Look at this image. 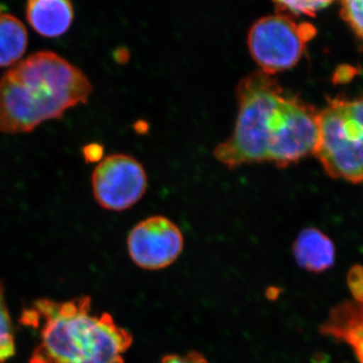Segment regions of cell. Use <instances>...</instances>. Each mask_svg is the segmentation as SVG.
Instances as JSON below:
<instances>
[{
    "mask_svg": "<svg viewBox=\"0 0 363 363\" xmlns=\"http://www.w3.org/2000/svg\"><path fill=\"white\" fill-rule=\"evenodd\" d=\"M238 112L233 135L215 147L213 156L229 169L271 162L292 166L314 155L319 140V111L288 94L274 76L247 75L236 87Z\"/></svg>",
    "mask_w": 363,
    "mask_h": 363,
    "instance_id": "cell-1",
    "label": "cell"
},
{
    "mask_svg": "<svg viewBox=\"0 0 363 363\" xmlns=\"http://www.w3.org/2000/svg\"><path fill=\"white\" fill-rule=\"evenodd\" d=\"M93 92L87 75L54 52L21 60L0 78V133H32L86 104Z\"/></svg>",
    "mask_w": 363,
    "mask_h": 363,
    "instance_id": "cell-2",
    "label": "cell"
},
{
    "mask_svg": "<svg viewBox=\"0 0 363 363\" xmlns=\"http://www.w3.org/2000/svg\"><path fill=\"white\" fill-rule=\"evenodd\" d=\"M26 318L40 329L42 344L35 354L47 363H123L133 343L130 332L111 315L92 312L89 298L40 300Z\"/></svg>",
    "mask_w": 363,
    "mask_h": 363,
    "instance_id": "cell-3",
    "label": "cell"
},
{
    "mask_svg": "<svg viewBox=\"0 0 363 363\" xmlns=\"http://www.w3.org/2000/svg\"><path fill=\"white\" fill-rule=\"evenodd\" d=\"M318 121L314 155L327 175L363 184V94L354 99H328Z\"/></svg>",
    "mask_w": 363,
    "mask_h": 363,
    "instance_id": "cell-4",
    "label": "cell"
},
{
    "mask_svg": "<svg viewBox=\"0 0 363 363\" xmlns=\"http://www.w3.org/2000/svg\"><path fill=\"white\" fill-rule=\"evenodd\" d=\"M316 33L311 23H298L285 14H272L253 23L247 35L248 50L259 71L274 76L298 65L306 45Z\"/></svg>",
    "mask_w": 363,
    "mask_h": 363,
    "instance_id": "cell-5",
    "label": "cell"
},
{
    "mask_svg": "<svg viewBox=\"0 0 363 363\" xmlns=\"http://www.w3.org/2000/svg\"><path fill=\"white\" fill-rule=\"evenodd\" d=\"M91 185L100 207L108 211H124L140 201L147 192V172L133 157L109 155L93 171Z\"/></svg>",
    "mask_w": 363,
    "mask_h": 363,
    "instance_id": "cell-6",
    "label": "cell"
},
{
    "mask_svg": "<svg viewBox=\"0 0 363 363\" xmlns=\"http://www.w3.org/2000/svg\"><path fill=\"white\" fill-rule=\"evenodd\" d=\"M128 253L136 266L157 271L171 266L184 248V236L177 224L164 216H152L131 229Z\"/></svg>",
    "mask_w": 363,
    "mask_h": 363,
    "instance_id": "cell-7",
    "label": "cell"
},
{
    "mask_svg": "<svg viewBox=\"0 0 363 363\" xmlns=\"http://www.w3.org/2000/svg\"><path fill=\"white\" fill-rule=\"evenodd\" d=\"M320 332L348 344L358 362L363 363V305L347 301L336 306L320 327Z\"/></svg>",
    "mask_w": 363,
    "mask_h": 363,
    "instance_id": "cell-8",
    "label": "cell"
},
{
    "mask_svg": "<svg viewBox=\"0 0 363 363\" xmlns=\"http://www.w3.org/2000/svg\"><path fill=\"white\" fill-rule=\"evenodd\" d=\"M26 18L43 37H61L73 21V6L71 0H28Z\"/></svg>",
    "mask_w": 363,
    "mask_h": 363,
    "instance_id": "cell-9",
    "label": "cell"
},
{
    "mask_svg": "<svg viewBox=\"0 0 363 363\" xmlns=\"http://www.w3.org/2000/svg\"><path fill=\"white\" fill-rule=\"evenodd\" d=\"M293 253L298 267L311 272H323L334 266L336 257L333 241L314 227H307L294 241Z\"/></svg>",
    "mask_w": 363,
    "mask_h": 363,
    "instance_id": "cell-10",
    "label": "cell"
},
{
    "mask_svg": "<svg viewBox=\"0 0 363 363\" xmlns=\"http://www.w3.org/2000/svg\"><path fill=\"white\" fill-rule=\"evenodd\" d=\"M26 26L11 14L0 13V68L16 65L28 47Z\"/></svg>",
    "mask_w": 363,
    "mask_h": 363,
    "instance_id": "cell-11",
    "label": "cell"
},
{
    "mask_svg": "<svg viewBox=\"0 0 363 363\" xmlns=\"http://www.w3.org/2000/svg\"><path fill=\"white\" fill-rule=\"evenodd\" d=\"M334 0H272L278 13L285 16H314Z\"/></svg>",
    "mask_w": 363,
    "mask_h": 363,
    "instance_id": "cell-12",
    "label": "cell"
},
{
    "mask_svg": "<svg viewBox=\"0 0 363 363\" xmlns=\"http://www.w3.org/2000/svg\"><path fill=\"white\" fill-rule=\"evenodd\" d=\"M13 354L14 342L11 318L0 286V363L6 362Z\"/></svg>",
    "mask_w": 363,
    "mask_h": 363,
    "instance_id": "cell-13",
    "label": "cell"
},
{
    "mask_svg": "<svg viewBox=\"0 0 363 363\" xmlns=\"http://www.w3.org/2000/svg\"><path fill=\"white\" fill-rule=\"evenodd\" d=\"M341 16L363 40V0H341Z\"/></svg>",
    "mask_w": 363,
    "mask_h": 363,
    "instance_id": "cell-14",
    "label": "cell"
},
{
    "mask_svg": "<svg viewBox=\"0 0 363 363\" xmlns=\"http://www.w3.org/2000/svg\"><path fill=\"white\" fill-rule=\"evenodd\" d=\"M347 285L355 302L363 305V267H351L347 274Z\"/></svg>",
    "mask_w": 363,
    "mask_h": 363,
    "instance_id": "cell-15",
    "label": "cell"
},
{
    "mask_svg": "<svg viewBox=\"0 0 363 363\" xmlns=\"http://www.w3.org/2000/svg\"><path fill=\"white\" fill-rule=\"evenodd\" d=\"M359 74V70L357 67L352 65L338 66L334 72L333 77H332V83L334 85H343L350 83Z\"/></svg>",
    "mask_w": 363,
    "mask_h": 363,
    "instance_id": "cell-16",
    "label": "cell"
},
{
    "mask_svg": "<svg viewBox=\"0 0 363 363\" xmlns=\"http://www.w3.org/2000/svg\"><path fill=\"white\" fill-rule=\"evenodd\" d=\"M160 363H208L206 358L196 351H191L185 355H168Z\"/></svg>",
    "mask_w": 363,
    "mask_h": 363,
    "instance_id": "cell-17",
    "label": "cell"
},
{
    "mask_svg": "<svg viewBox=\"0 0 363 363\" xmlns=\"http://www.w3.org/2000/svg\"><path fill=\"white\" fill-rule=\"evenodd\" d=\"M32 363H47L43 359L42 357H40L39 355L35 354V357H33Z\"/></svg>",
    "mask_w": 363,
    "mask_h": 363,
    "instance_id": "cell-18",
    "label": "cell"
}]
</instances>
